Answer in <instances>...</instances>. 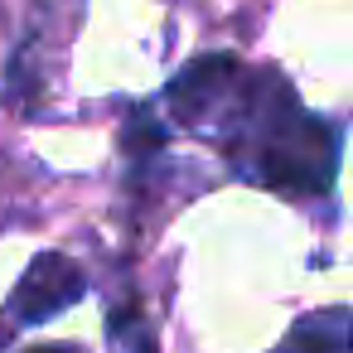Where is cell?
<instances>
[{
  "mask_svg": "<svg viewBox=\"0 0 353 353\" xmlns=\"http://www.w3.org/2000/svg\"><path fill=\"white\" fill-rule=\"evenodd\" d=\"M88 295V281H83V266L63 252H44L30 261V271L20 276L15 295H10V314L20 324H44L63 310H73L78 300Z\"/></svg>",
  "mask_w": 353,
  "mask_h": 353,
  "instance_id": "obj_1",
  "label": "cell"
},
{
  "mask_svg": "<svg viewBox=\"0 0 353 353\" xmlns=\"http://www.w3.org/2000/svg\"><path fill=\"white\" fill-rule=\"evenodd\" d=\"M237 59L232 54H203V59H194L174 83H170V107L184 117V121H199L223 92H232L237 88Z\"/></svg>",
  "mask_w": 353,
  "mask_h": 353,
  "instance_id": "obj_2",
  "label": "cell"
},
{
  "mask_svg": "<svg viewBox=\"0 0 353 353\" xmlns=\"http://www.w3.org/2000/svg\"><path fill=\"white\" fill-rule=\"evenodd\" d=\"M112 343H117L121 353H160V348L150 343V334L141 329L136 314H112Z\"/></svg>",
  "mask_w": 353,
  "mask_h": 353,
  "instance_id": "obj_3",
  "label": "cell"
},
{
  "mask_svg": "<svg viewBox=\"0 0 353 353\" xmlns=\"http://www.w3.org/2000/svg\"><path fill=\"white\" fill-rule=\"evenodd\" d=\"M126 145H131L136 155H141V150H155V145H165V126H155L150 117H136V126H131Z\"/></svg>",
  "mask_w": 353,
  "mask_h": 353,
  "instance_id": "obj_4",
  "label": "cell"
},
{
  "mask_svg": "<svg viewBox=\"0 0 353 353\" xmlns=\"http://www.w3.org/2000/svg\"><path fill=\"white\" fill-rule=\"evenodd\" d=\"M25 353H83V348H73V343H39V348H25Z\"/></svg>",
  "mask_w": 353,
  "mask_h": 353,
  "instance_id": "obj_5",
  "label": "cell"
},
{
  "mask_svg": "<svg viewBox=\"0 0 353 353\" xmlns=\"http://www.w3.org/2000/svg\"><path fill=\"white\" fill-rule=\"evenodd\" d=\"M285 353H300V348H295V343H290V348H285Z\"/></svg>",
  "mask_w": 353,
  "mask_h": 353,
  "instance_id": "obj_6",
  "label": "cell"
}]
</instances>
